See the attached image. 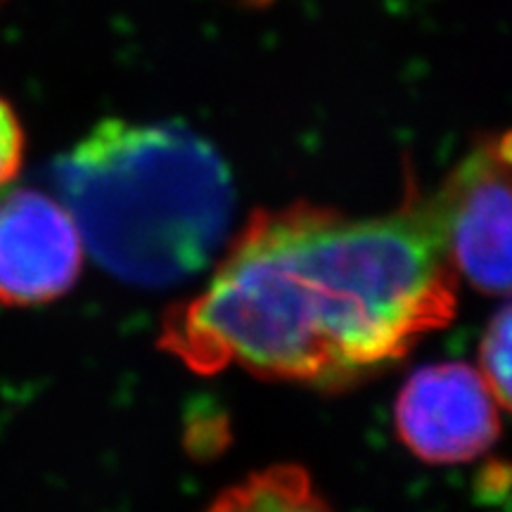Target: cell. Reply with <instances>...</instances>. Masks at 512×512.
<instances>
[{
    "mask_svg": "<svg viewBox=\"0 0 512 512\" xmlns=\"http://www.w3.org/2000/svg\"><path fill=\"white\" fill-rule=\"evenodd\" d=\"M458 311L425 192L389 214L306 200L256 209L209 283L164 313L159 349L197 375L344 392L406 358Z\"/></svg>",
    "mask_w": 512,
    "mask_h": 512,
    "instance_id": "6da1fadb",
    "label": "cell"
},
{
    "mask_svg": "<svg viewBox=\"0 0 512 512\" xmlns=\"http://www.w3.org/2000/svg\"><path fill=\"white\" fill-rule=\"evenodd\" d=\"M55 183L86 252L131 285L200 273L226 242L235 209L226 162L178 124L100 121L57 162Z\"/></svg>",
    "mask_w": 512,
    "mask_h": 512,
    "instance_id": "7a4b0ae2",
    "label": "cell"
},
{
    "mask_svg": "<svg viewBox=\"0 0 512 512\" xmlns=\"http://www.w3.org/2000/svg\"><path fill=\"white\" fill-rule=\"evenodd\" d=\"M434 228L458 280L512 294V131L479 136L434 195Z\"/></svg>",
    "mask_w": 512,
    "mask_h": 512,
    "instance_id": "3957f363",
    "label": "cell"
},
{
    "mask_svg": "<svg viewBox=\"0 0 512 512\" xmlns=\"http://www.w3.org/2000/svg\"><path fill=\"white\" fill-rule=\"evenodd\" d=\"M399 441L430 465H463L501 437L498 403L479 368L463 361L422 366L394 401Z\"/></svg>",
    "mask_w": 512,
    "mask_h": 512,
    "instance_id": "277c9868",
    "label": "cell"
},
{
    "mask_svg": "<svg viewBox=\"0 0 512 512\" xmlns=\"http://www.w3.org/2000/svg\"><path fill=\"white\" fill-rule=\"evenodd\" d=\"M83 254L81 230L62 200L31 188L0 190V304L57 302L79 280Z\"/></svg>",
    "mask_w": 512,
    "mask_h": 512,
    "instance_id": "5b68a950",
    "label": "cell"
},
{
    "mask_svg": "<svg viewBox=\"0 0 512 512\" xmlns=\"http://www.w3.org/2000/svg\"><path fill=\"white\" fill-rule=\"evenodd\" d=\"M204 512H332L306 467L268 465L221 491Z\"/></svg>",
    "mask_w": 512,
    "mask_h": 512,
    "instance_id": "8992f818",
    "label": "cell"
},
{
    "mask_svg": "<svg viewBox=\"0 0 512 512\" xmlns=\"http://www.w3.org/2000/svg\"><path fill=\"white\" fill-rule=\"evenodd\" d=\"M479 373L498 406L512 413V304L494 313L479 344Z\"/></svg>",
    "mask_w": 512,
    "mask_h": 512,
    "instance_id": "52a82bcc",
    "label": "cell"
},
{
    "mask_svg": "<svg viewBox=\"0 0 512 512\" xmlns=\"http://www.w3.org/2000/svg\"><path fill=\"white\" fill-rule=\"evenodd\" d=\"M27 155V131L10 100L0 95V190L15 181Z\"/></svg>",
    "mask_w": 512,
    "mask_h": 512,
    "instance_id": "ba28073f",
    "label": "cell"
},
{
    "mask_svg": "<svg viewBox=\"0 0 512 512\" xmlns=\"http://www.w3.org/2000/svg\"><path fill=\"white\" fill-rule=\"evenodd\" d=\"M0 5H3V0H0Z\"/></svg>",
    "mask_w": 512,
    "mask_h": 512,
    "instance_id": "9c48e42d",
    "label": "cell"
}]
</instances>
